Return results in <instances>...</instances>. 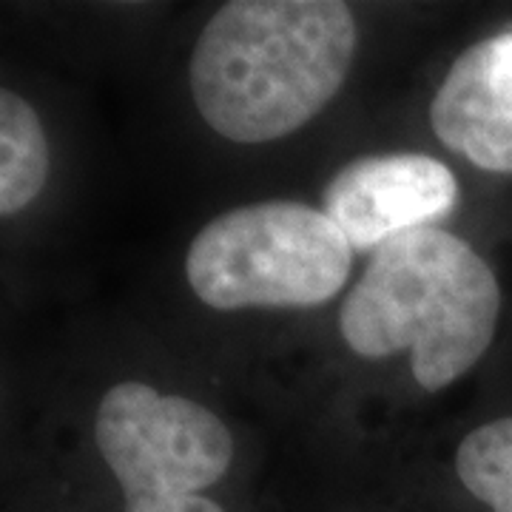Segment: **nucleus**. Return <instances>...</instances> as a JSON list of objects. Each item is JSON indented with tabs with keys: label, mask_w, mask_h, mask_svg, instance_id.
<instances>
[{
	"label": "nucleus",
	"mask_w": 512,
	"mask_h": 512,
	"mask_svg": "<svg viewBox=\"0 0 512 512\" xmlns=\"http://www.w3.org/2000/svg\"><path fill=\"white\" fill-rule=\"evenodd\" d=\"M356 18L339 0H231L188 63L191 97L220 137L282 140L328 109L356 57Z\"/></svg>",
	"instance_id": "obj_1"
},
{
	"label": "nucleus",
	"mask_w": 512,
	"mask_h": 512,
	"mask_svg": "<svg viewBox=\"0 0 512 512\" xmlns=\"http://www.w3.org/2000/svg\"><path fill=\"white\" fill-rule=\"evenodd\" d=\"M501 288L476 248L444 228L382 242L339 311V333L362 359L410 353L413 379L439 393L490 350Z\"/></svg>",
	"instance_id": "obj_2"
},
{
	"label": "nucleus",
	"mask_w": 512,
	"mask_h": 512,
	"mask_svg": "<svg viewBox=\"0 0 512 512\" xmlns=\"http://www.w3.org/2000/svg\"><path fill=\"white\" fill-rule=\"evenodd\" d=\"M353 248L325 211L296 200L239 205L202 225L185 256L214 311L316 308L348 285Z\"/></svg>",
	"instance_id": "obj_3"
},
{
	"label": "nucleus",
	"mask_w": 512,
	"mask_h": 512,
	"mask_svg": "<svg viewBox=\"0 0 512 512\" xmlns=\"http://www.w3.org/2000/svg\"><path fill=\"white\" fill-rule=\"evenodd\" d=\"M94 439L126 495V507L202 495L225 478L234 461V436L217 413L146 382H120L106 390Z\"/></svg>",
	"instance_id": "obj_4"
},
{
	"label": "nucleus",
	"mask_w": 512,
	"mask_h": 512,
	"mask_svg": "<svg viewBox=\"0 0 512 512\" xmlns=\"http://www.w3.org/2000/svg\"><path fill=\"white\" fill-rule=\"evenodd\" d=\"M458 200L447 165L416 151L370 154L348 163L325 188V214L353 251H376L404 231L430 228Z\"/></svg>",
	"instance_id": "obj_5"
},
{
	"label": "nucleus",
	"mask_w": 512,
	"mask_h": 512,
	"mask_svg": "<svg viewBox=\"0 0 512 512\" xmlns=\"http://www.w3.org/2000/svg\"><path fill=\"white\" fill-rule=\"evenodd\" d=\"M430 126L478 168L512 174V32L456 57L430 103Z\"/></svg>",
	"instance_id": "obj_6"
},
{
	"label": "nucleus",
	"mask_w": 512,
	"mask_h": 512,
	"mask_svg": "<svg viewBox=\"0 0 512 512\" xmlns=\"http://www.w3.org/2000/svg\"><path fill=\"white\" fill-rule=\"evenodd\" d=\"M52 151L43 123L18 92H0V214L12 217L29 208L43 191Z\"/></svg>",
	"instance_id": "obj_7"
},
{
	"label": "nucleus",
	"mask_w": 512,
	"mask_h": 512,
	"mask_svg": "<svg viewBox=\"0 0 512 512\" xmlns=\"http://www.w3.org/2000/svg\"><path fill=\"white\" fill-rule=\"evenodd\" d=\"M456 476L493 512H512V416L467 433L458 444Z\"/></svg>",
	"instance_id": "obj_8"
},
{
	"label": "nucleus",
	"mask_w": 512,
	"mask_h": 512,
	"mask_svg": "<svg viewBox=\"0 0 512 512\" xmlns=\"http://www.w3.org/2000/svg\"><path fill=\"white\" fill-rule=\"evenodd\" d=\"M126 512H225L208 495H177V498H160L146 504H128Z\"/></svg>",
	"instance_id": "obj_9"
}]
</instances>
